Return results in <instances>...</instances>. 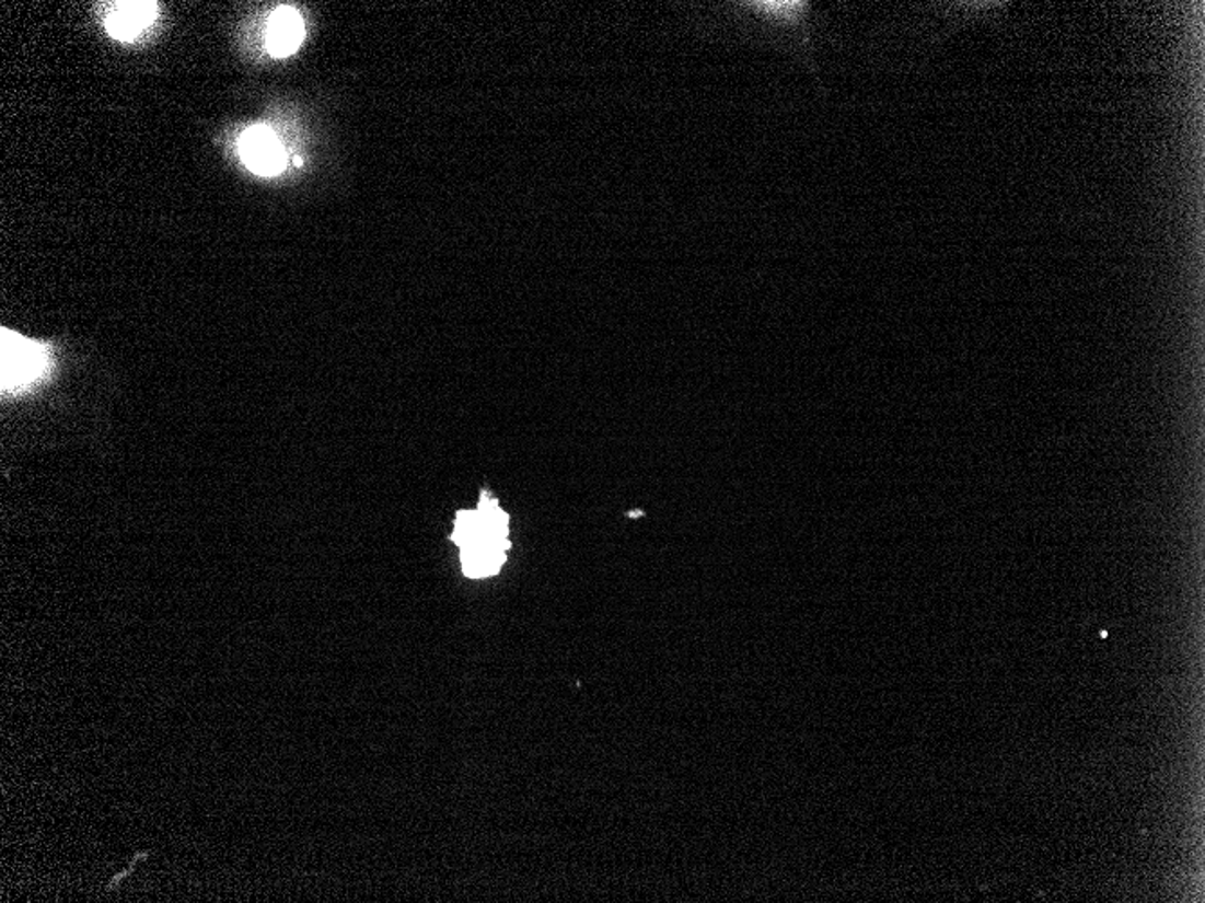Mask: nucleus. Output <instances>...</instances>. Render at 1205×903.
<instances>
[{
	"mask_svg": "<svg viewBox=\"0 0 1205 903\" xmlns=\"http://www.w3.org/2000/svg\"><path fill=\"white\" fill-rule=\"evenodd\" d=\"M811 4L800 0H744L722 2L704 10V36L745 46L800 47L811 53Z\"/></svg>",
	"mask_w": 1205,
	"mask_h": 903,
	"instance_id": "obj_1",
	"label": "nucleus"
},
{
	"mask_svg": "<svg viewBox=\"0 0 1205 903\" xmlns=\"http://www.w3.org/2000/svg\"><path fill=\"white\" fill-rule=\"evenodd\" d=\"M155 16H158L155 2H118L114 4L105 26L114 38L132 40L155 21Z\"/></svg>",
	"mask_w": 1205,
	"mask_h": 903,
	"instance_id": "obj_4",
	"label": "nucleus"
},
{
	"mask_svg": "<svg viewBox=\"0 0 1205 903\" xmlns=\"http://www.w3.org/2000/svg\"><path fill=\"white\" fill-rule=\"evenodd\" d=\"M242 161L258 175H278L286 169V150L271 128L252 127L242 134Z\"/></svg>",
	"mask_w": 1205,
	"mask_h": 903,
	"instance_id": "obj_3",
	"label": "nucleus"
},
{
	"mask_svg": "<svg viewBox=\"0 0 1205 903\" xmlns=\"http://www.w3.org/2000/svg\"><path fill=\"white\" fill-rule=\"evenodd\" d=\"M302 164H303L302 158H294V166H297V169H300V166H302Z\"/></svg>",
	"mask_w": 1205,
	"mask_h": 903,
	"instance_id": "obj_7",
	"label": "nucleus"
},
{
	"mask_svg": "<svg viewBox=\"0 0 1205 903\" xmlns=\"http://www.w3.org/2000/svg\"><path fill=\"white\" fill-rule=\"evenodd\" d=\"M303 21L291 8H278L267 26V49L273 57H289L303 40Z\"/></svg>",
	"mask_w": 1205,
	"mask_h": 903,
	"instance_id": "obj_5",
	"label": "nucleus"
},
{
	"mask_svg": "<svg viewBox=\"0 0 1205 903\" xmlns=\"http://www.w3.org/2000/svg\"><path fill=\"white\" fill-rule=\"evenodd\" d=\"M461 552L462 570L467 577L478 579V577L493 576L502 568L508 548L480 543V545L464 546Z\"/></svg>",
	"mask_w": 1205,
	"mask_h": 903,
	"instance_id": "obj_6",
	"label": "nucleus"
},
{
	"mask_svg": "<svg viewBox=\"0 0 1205 903\" xmlns=\"http://www.w3.org/2000/svg\"><path fill=\"white\" fill-rule=\"evenodd\" d=\"M51 370V350L16 332L2 328V373L4 395H21L35 389Z\"/></svg>",
	"mask_w": 1205,
	"mask_h": 903,
	"instance_id": "obj_2",
	"label": "nucleus"
}]
</instances>
